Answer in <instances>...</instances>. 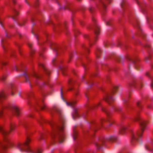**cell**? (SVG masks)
Returning <instances> with one entry per match:
<instances>
[{"label": "cell", "instance_id": "obj_1", "mask_svg": "<svg viewBox=\"0 0 153 153\" xmlns=\"http://www.w3.org/2000/svg\"><path fill=\"white\" fill-rule=\"evenodd\" d=\"M15 111L16 112V115H17V116L20 115V110H19L18 107H15Z\"/></svg>", "mask_w": 153, "mask_h": 153}]
</instances>
